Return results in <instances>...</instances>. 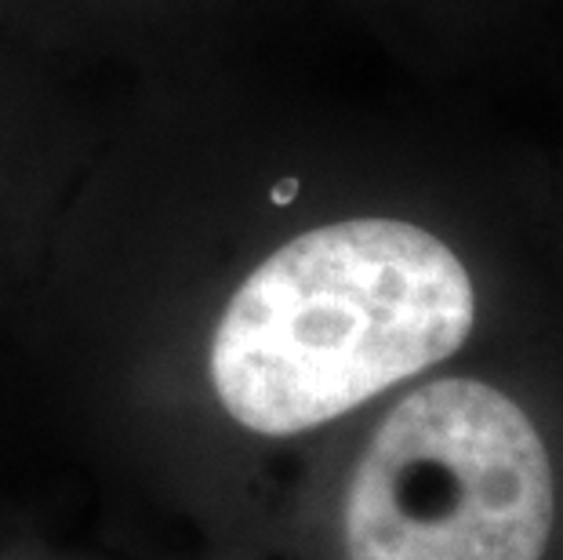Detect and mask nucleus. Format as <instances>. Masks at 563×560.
Returning a JSON list of instances; mask_svg holds the SVG:
<instances>
[{
	"label": "nucleus",
	"mask_w": 563,
	"mask_h": 560,
	"mask_svg": "<svg viewBox=\"0 0 563 560\" xmlns=\"http://www.w3.org/2000/svg\"><path fill=\"white\" fill-rule=\"evenodd\" d=\"M473 317L462 259L422 226H320L236 288L211 339V383L247 430L306 433L440 364Z\"/></svg>",
	"instance_id": "nucleus-1"
},
{
	"label": "nucleus",
	"mask_w": 563,
	"mask_h": 560,
	"mask_svg": "<svg viewBox=\"0 0 563 560\" xmlns=\"http://www.w3.org/2000/svg\"><path fill=\"white\" fill-rule=\"evenodd\" d=\"M553 466L534 422L476 378L426 383L367 440L345 492L350 560H542Z\"/></svg>",
	"instance_id": "nucleus-2"
},
{
	"label": "nucleus",
	"mask_w": 563,
	"mask_h": 560,
	"mask_svg": "<svg viewBox=\"0 0 563 560\" xmlns=\"http://www.w3.org/2000/svg\"><path fill=\"white\" fill-rule=\"evenodd\" d=\"M295 189H298V183H280L273 189V200H277V205H287V197H295Z\"/></svg>",
	"instance_id": "nucleus-3"
}]
</instances>
